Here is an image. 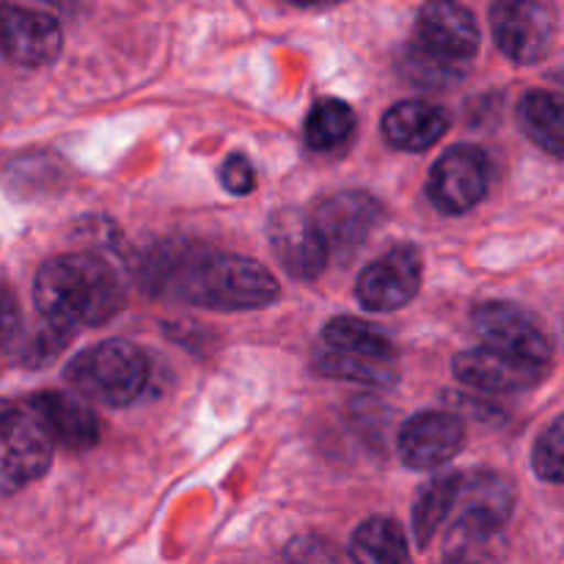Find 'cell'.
Segmentation results:
<instances>
[{
	"mask_svg": "<svg viewBox=\"0 0 564 564\" xmlns=\"http://www.w3.org/2000/svg\"><path fill=\"white\" fill-rule=\"evenodd\" d=\"M72 339H75V330L42 317L36 328H33V334L22 341V364L25 367H47L58 352L66 350Z\"/></svg>",
	"mask_w": 564,
	"mask_h": 564,
	"instance_id": "obj_24",
	"label": "cell"
},
{
	"mask_svg": "<svg viewBox=\"0 0 564 564\" xmlns=\"http://www.w3.org/2000/svg\"><path fill=\"white\" fill-rule=\"evenodd\" d=\"M516 510V485L496 471L460 474L457 479L455 527L496 538Z\"/></svg>",
	"mask_w": 564,
	"mask_h": 564,
	"instance_id": "obj_11",
	"label": "cell"
},
{
	"mask_svg": "<svg viewBox=\"0 0 564 564\" xmlns=\"http://www.w3.org/2000/svg\"><path fill=\"white\" fill-rule=\"evenodd\" d=\"M323 345L334 350L350 352L358 358H372V361L394 364V341L378 328L358 317H334L323 330Z\"/></svg>",
	"mask_w": 564,
	"mask_h": 564,
	"instance_id": "obj_20",
	"label": "cell"
},
{
	"mask_svg": "<svg viewBox=\"0 0 564 564\" xmlns=\"http://www.w3.org/2000/svg\"><path fill=\"white\" fill-rule=\"evenodd\" d=\"M220 185L229 193H235V196L251 193L253 187H257V171H253L251 160L240 152L229 154V158L224 160V165H220Z\"/></svg>",
	"mask_w": 564,
	"mask_h": 564,
	"instance_id": "obj_28",
	"label": "cell"
},
{
	"mask_svg": "<svg viewBox=\"0 0 564 564\" xmlns=\"http://www.w3.org/2000/svg\"><path fill=\"white\" fill-rule=\"evenodd\" d=\"M490 28L501 53L516 64H534L551 53L556 39L554 9L534 0H505L490 11Z\"/></svg>",
	"mask_w": 564,
	"mask_h": 564,
	"instance_id": "obj_7",
	"label": "cell"
},
{
	"mask_svg": "<svg viewBox=\"0 0 564 564\" xmlns=\"http://www.w3.org/2000/svg\"><path fill=\"white\" fill-rule=\"evenodd\" d=\"M28 405L36 411L50 438L66 449H88L99 441V422L91 408L66 391H42Z\"/></svg>",
	"mask_w": 564,
	"mask_h": 564,
	"instance_id": "obj_16",
	"label": "cell"
},
{
	"mask_svg": "<svg viewBox=\"0 0 564 564\" xmlns=\"http://www.w3.org/2000/svg\"><path fill=\"white\" fill-rule=\"evenodd\" d=\"M47 427L31 405H0V490L17 494L44 477L53 463Z\"/></svg>",
	"mask_w": 564,
	"mask_h": 564,
	"instance_id": "obj_4",
	"label": "cell"
},
{
	"mask_svg": "<svg viewBox=\"0 0 564 564\" xmlns=\"http://www.w3.org/2000/svg\"><path fill=\"white\" fill-rule=\"evenodd\" d=\"M490 187V160L479 147L446 149L427 180L430 202L446 215H463L477 207Z\"/></svg>",
	"mask_w": 564,
	"mask_h": 564,
	"instance_id": "obj_6",
	"label": "cell"
},
{
	"mask_svg": "<svg viewBox=\"0 0 564 564\" xmlns=\"http://www.w3.org/2000/svg\"><path fill=\"white\" fill-rule=\"evenodd\" d=\"M518 124L543 152L564 160V91L534 88L518 102Z\"/></svg>",
	"mask_w": 564,
	"mask_h": 564,
	"instance_id": "obj_18",
	"label": "cell"
},
{
	"mask_svg": "<svg viewBox=\"0 0 564 564\" xmlns=\"http://www.w3.org/2000/svg\"><path fill=\"white\" fill-rule=\"evenodd\" d=\"M419 286H422V251L411 242H400L358 275L356 297L369 312H397L419 295Z\"/></svg>",
	"mask_w": 564,
	"mask_h": 564,
	"instance_id": "obj_8",
	"label": "cell"
},
{
	"mask_svg": "<svg viewBox=\"0 0 564 564\" xmlns=\"http://www.w3.org/2000/svg\"><path fill=\"white\" fill-rule=\"evenodd\" d=\"M33 297L44 319L75 330L77 325L110 323L124 306V284L105 259L64 253L39 268Z\"/></svg>",
	"mask_w": 564,
	"mask_h": 564,
	"instance_id": "obj_2",
	"label": "cell"
},
{
	"mask_svg": "<svg viewBox=\"0 0 564 564\" xmlns=\"http://www.w3.org/2000/svg\"><path fill=\"white\" fill-rule=\"evenodd\" d=\"M66 380L88 400L124 408L147 389L149 358L124 339L99 341L66 367Z\"/></svg>",
	"mask_w": 564,
	"mask_h": 564,
	"instance_id": "obj_3",
	"label": "cell"
},
{
	"mask_svg": "<svg viewBox=\"0 0 564 564\" xmlns=\"http://www.w3.org/2000/svg\"><path fill=\"white\" fill-rule=\"evenodd\" d=\"M430 55L460 66L479 50L477 17L457 3H427L419 11L416 42Z\"/></svg>",
	"mask_w": 564,
	"mask_h": 564,
	"instance_id": "obj_14",
	"label": "cell"
},
{
	"mask_svg": "<svg viewBox=\"0 0 564 564\" xmlns=\"http://www.w3.org/2000/svg\"><path fill=\"white\" fill-rule=\"evenodd\" d=\"M449 130V116L444 108L422 99H405L386 110L383 135L386 141L402 152H424L435 147Z\"/></svg>",
	"mask_w": 564,
	"mask_h": 564,
	"instance_id": "obj_17",
	"label": "cell"
},
{
	"mask_svg": "<svg viewBox=\"0 0 564 564\" xmlns=\"http://www.w3.org/2000/svg\"><path fill=\"white\" fill-rule=\"evenodd\" d=\"M534 474L545 482L564 485V413L540 433L532 449Z\"/></svg>",
	"mask_w": 564,
	"mask_h": 564,
	"instance_id": "obj_25",
	"label": "cell"
},
{
	"mask_svg": "<svg viewBox=\"0 0 564 564\" xmlns=\"http://www.w3.org/2000/svg\"><path fill=\"white\" fill-rule=\"evenodd\" d=\"M314 367L328 378L352 380V383L367 386H394L397 383V367L386 361H372V358H358L350 352L334 350L328 345H319L314 350Z\"/></svg>",
	"mask_w": 564,
	"mask_h": 564,
	"instance_id": "obj_23",
	"label": "cell"
},
{
	"mask_svg": "<svg viewBox=\"0 0 564 564\" xmlns=\"http://www.w3.org/2000/svg\"><path fill=\"white\" fill-rule=\"evenodd\" d=\"M147 281L154 292L218 312H251L279 301L281 286L251 257L207 246L163 248L149 259Z\"/></svg>",
	"mask_w": 564,
	"mask_h": 564,
	"instance_id": "obj_1",
	"label": "cell"
},
{
	"mask_svg": "<svg viewBox=\"0 0 564 564\" xmlns=\"http://www.w3.org/2000/svg\"><path fill=\"white\" fill-rule=\"evenodd\" d=\"M402 69H405V75L411 77L413 83H422V86L430 88H444L460 77L457 64L435 58V55H430L427 50H422L419 44H411V47H408Z\"/></svg>",
	"mask_w": 564,
	"mask_h": 564,
	"instance_id": "obj_26",
	"label": "cell"
},
{
	"mask_svg": "<svg viewBox=\"0 0 564 564\" xmlns=\"http://www.w3.org/2000/svg\"><path fill=\"white\" fill-rule=\"evenodd\" d=\"M270 246H273L275 259L284 264V270L290 275L301 281L317 279L319 273L328 264V246H325L323 235L314 226L312 215H306L303 209L284 207L279 213H273L268 226Z\"/></svg>",
	"mask_w": 564,
	"mask_h": 564,
	"instance_id": "obj_13",
	"label": "cell"
},
{
	"mask_svg": "<svg viewBox=\"0 0 564 564\" xmlns=\"http://www.w3.org/2000/svg\"><path fill=\"white\" fill-rule=\"evenodd\" d=\"M350 560L352 564H411V549L400 523L375 516L352 532Z\"/></svg>",
	"mask_w": 564,
	"mask_h": 564,
	"instance_id": "obj_19",
	"label": "cell"
},
{
	"mask_svg": "<svg viewBox=\"0 0 564 564\" xmlns=\"http://www.w3.org/2000/svg\"><path fill=\"white\" fill-rule=\"evenodd\" d=\"M64 33L47 11L0 3V55L17 66H47L61 55Z\"/></svg>",
	"mask_w": 564,
	"mask_h": 564,
	"instance_id": "obj_9",
	"label": "cell"
},
{
	"mask_svg": "<svg viewBox=\"0 0 564 564\" xmlns=\"http://www.w3.org/2000/svg\"><path fill=\"white\" fill-rule=\"evenodd\" d=\"M438 564H496L494 538L455 527L444 549V560Z\"/></svg>",
	"mask_w": 564,
	"mask_h": 564,
	"instance_id": "obj_27",
	"label": "cell"
},
{
	"mask_svg": "<svg viewBox=\"0 0 564 564\" xmlns=\"http://www.w3.org/2000/svg\"><path fill=\"white\" fill-rule=\"evenodd\" d=\"M457 479H460V474H444V477L424 485L422 494L416 496V505H413V534H416L419 549H427L441 523L455 512Z\"/></svg>",
	"mask_w": 564,
	"mask_h": 564,
	"instance_id": "obj_22",
	"label": "cell"
},
{
	"mask_svg": "<svg viewBox=\"0 0 564 564\" xmlns=\"http://www.w3.org/2000/svg\"><path fill=\"white\" fill-rule=\"evenodd\" d=\"M20 303H17V295L9 290V286L0 284V352L11 345V341L20 336Z\"/></svg>",
	"mask_w": 564,
	"mask_h": 564,
	"instance_id": "obj_30",
	"label": "cell"
},
{
	"mask_svg": "<svg viewBox=\"0 0 564 564\" xmlns=\"http://www.w3.org/2000/svg\"><path fill=\"white\" fill-rule=\"evenodd\" d=\"M466 441L463 419L446 411H424L408 419L397 438V452L402 463L416 471H433L446 466Z\"/></svg>",
	"mask_w": 564,
	"mask_h": 564,
	"instance_id": "obj_12",
	"label": "cell"
},
{
	"mask_svg": "<svg viewBox=\"0 0 564 564\" xmlns=\"http://www.w3.org/2000/svg\"><path fill=\"white\" fill-rule=\"evenodd\" d=\"M545 372L549 369L518 361V358L490 350V347H471V350L457 352L455 358V378L460 383L477 391H494V394L532 389L545 378Z\"/></svg>",
	"mask_w": 564,
	"mask_h": 564,
	"instance_id": "obj_15",
	"label": "cell"
},
{
	"mask_svg": "<svg viewBox=\"0 0 564 564\" xmlns=\"http://www.w3.org/2000/svg\"><path fill=\"white\" fill-rule=\"evenodd\" d=\"M312 218L328 251L336 257H347L372 235V229L383 218V207L378 198L364 191H341L323 198L314 207Z\"/></svg>",
	"mask_w": 564,
	"mask_h": 564,
	"instance_id": "obj_10",
	"label": "cell"
},
{
	"mask_svg": "<svg viewBox=\"0 0 564 564\" xmlns=\"http://www.w3.org/2000/svg\"><path fill=\"white\" fill-rule=\"evenodd\" d=\"M292 564H339L334 545L319 538H297L286 549Z\"/></svg>",
	"mask_w": 564,
	"mask_h": 564,
	"instance_id": "obj_29",
	"label": "cell"
},
{
	"mask_svg": "<svg viewBox=\"0 0 564 564\" xmlns=\"http://www.w3.org/2000/svg\"><path fill=\"white\" fill-rule=\"evenodd\" d=\"M352 132H356V113L350 105L334 97L319 99L303 127V138L312 152H336L350 143Z\"/></svg>",
	"mask_w": 564,
	"mask_h": 564,
	"instance_id": "obj_21",
	"label": "cell"
},
{
	"mask_svg": "<svg viewBox=\"0 0 564 564\" xmlns=\"http://www.w3.org/2000/svg\"><path fill=\"white\" fill-rule=\"evenodd\" d=\"M471 323L485 339V347L549 369L554 358V341L529 312L512 303H482L474 308Z\"/></svg>",
	"mask_w": 564,
	"mask_h": 564,
	"instance_id": "obj_5",
	"label": "cell"
}]
</instances>
